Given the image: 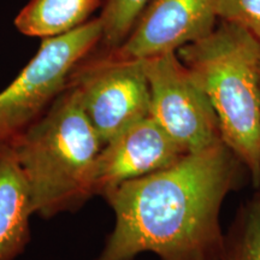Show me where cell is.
<instances>
[{
	"label": "cell",
	"instance_id": "4",
	"mask_svg": "<svg viewBox=\"0 0 260 260\" xmlns=\"http://www.w3.org/2000/svg\"><path fill=\"white\" fill-rule=\"evenodd\" d=\"M102 39L99 17L67 34L42 39L35 56L0 92V142L21 134L38 121L68 88L76 67Z\"/></svg>",
	"mask_w": 260,
	"mask_h": 260
},
{
	"label": "cell",
	"instance_id": "13",
	"mask_svg": "<svg viewBox=\"0 0 260 260\" xmlns=\"http://www.w3.org/2000/svg\"><path fill=\"white\" fill-rule=\"evenodd\" d=\"M217 14L219 21L240 25L260 44V0H218Z\"/></svg>",
	"mask_w": 260,
	"mask_h": 260
},
{
	"label": "cell",
	"instance_id": "12",
	"mask_svg": "<svg viewBox=\"0 0 260 260\" xmlns=\"http://www.w3.org/2000/svg\"><path fill=\"white\" fill-rule=\"evenodd\" d=\"M152 2L153 0H105L99 16L102 39L94 51L105 53L121 46Z\"/></svg>",
	"mask_w": 260,
	"mask_h": 260
},
{
	"label": "cell",
	"instance_id": "6",
	"mask_svg": "<svg viewBox=\"0 0 260 260\" xmlns=\"http://www.w3.org/2000/svg\"><path fill=\"white\" fill-rule=\"evenodd\" d=\"M151 92V116L187 154L220 144L212 104L176 52L144 60Z\"/></svg>",
	"mask_w": 260,
	"mask_h": 260
},
{
	"label": "cell",
	"instance_id": "11",
	"mask_svg": "<svg viewBox=\"0 0 260 260\" xmlns=\"http://www.w3.org/2000/svg\"><path fill=\"white\" fill-rule=\"evenodd\" d=\"M222 260H260V193L242 205L224 236Z\"/></svg>",
	"mask_w": 260,
	"mask_h": 260
},
{
	"label": "cell",
	"instance_id": "9",
	"mask_svg": "<svg viewBox=\"0 0 260 260\" xmlns=\"http://www.w3.org/2000/svg\"><path fill=\"white\" fill-rule=\"evenodd\" d=\"M30 189L9 142H0V260H14L30 240Z\"/></svg>",
	"mask_w": 260,
	"mask_h": 260
},
{
	"label": "cell",
	"instance_id": "7",
	"mask_svg": "<svg viewBox=\"0 0 260 260\" xmlns=\"http://www.w3.org/2000/svg\"><path fill=\"white\" fill-rule=\"evenodd\" d=\"M217 3L218 0H153L121 46L105 53L121 59L145 60L177 52L214 30L218 21Z\"/></svg>",
	"mask_w": 260,
	"mask_h": 260
},
{
	"label": "cell",
	"instance_id": "8",
	"mask_svg": "<svg viewBox=\"0 0 260 260\" xmlns=\"http://www.w3.org/2000/svg\"><path fill=\"white\" fill-rule=\"evenodd\" d=\"M186 155L149 116L103 146L94 169L93 193L106 197L125 182L167 169Z\"/></svg>",
	"mask_w": 260,
	"mask_h": 260
},
{
	"label": "cell",
	"instance_id": "1",
	"mask_svg": "<svg viewBox=\"0 0 260 260\" xmlns=\"http://www.w3.org/2000/svg\"><path fill=\"white\" fill-rule=\"evenodd\" d=\"M240 167L220 142L121 184L105 197L116 223L96 260H133L144 252L160 260H222L219 212Z\"/></svg>",
	"mask_w": 260,
	"mask_h": 260
},
{
	"label": "cell",
	"instance_id": "5",
	"mask_svg": "<svg viewBox=\"0 0 260 260\" xmlns=\"http://www.w3.org/2000/svg\"><path fill=\"white\" fill-rule=\"evenodd\" d=\"M70 86L103 146L151 115V92L144 60L92 52L77 65Z\"/></svg>",
	"mask_w": 260,
	"mask_h": 260
},
{
	"label": "cell",
	"instance_id": "10",
	"mask_svg": "<svg viewBox=\"0 0 260 260\" xmlns=\"http://www.w3.org/2000/svg\"><path fill=\"white\" fill-rule=\"evenodd\" d=\"M103 0H29L15 19L27 37L47 39L67 34L89 21Z\"/></svg>",
	"mask_w": 260,
	"mask_h": 260
},
{
	"label": "cell",
	"instance_id": "2",
	"mask_svg": "<svg viewBox=\"0 0 260 260\" xmlns=\"http://www.w3.org/2000/svg\"><path fill=\"white\" fill-rule=\"evenodd\" d=\"M9 144L28 182L34 214L50 218L75 211L94 195V169L103 144L73 86Z\"/></svg>",
	"mask_w": 260,
	"mask_h": 260
},
{
	"label": "cell",
	"instance_id": "3",
	"mask_svg": "<svg viewBox=\"0 0 260 260\" xmlns=\"http://www.w3.org/2000/svg\"><path fill=\"white\" fill-rule=\"evenodd\" d=\"M212 104L222 141L260 186V44L220 21L211 34L177 52Z\"/></svg>",
	"mask_w": 260,
	"mask_h": 260
}]
</instances>
